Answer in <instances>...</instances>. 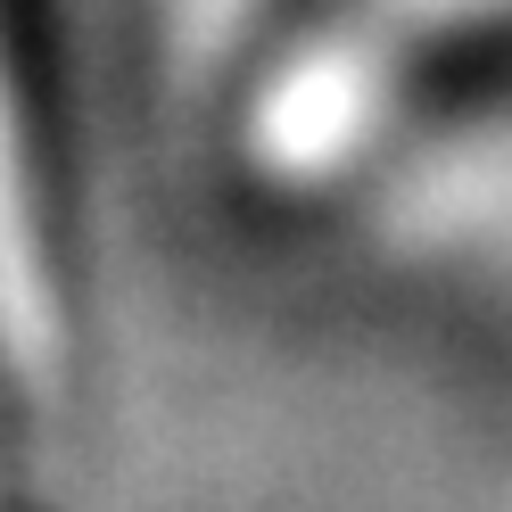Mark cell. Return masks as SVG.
I'll return each instance as SVG.
<instances>
[{
    "mask_svg": "<svg viewBox=\"0 0 512 512\" xmlns=\"http://www.w3.org/2000/svg\"><path fill=\"white\" fill-rule=\"evenodd\" d=\"M83 149L58 0H0V455H34L83 372Z\"/></svg>",
    "mask_w": 512,
    "mask_h": 512,
    "instance_id": "6da1fadb",
    "label": "cell"
}]
</instances>
